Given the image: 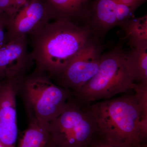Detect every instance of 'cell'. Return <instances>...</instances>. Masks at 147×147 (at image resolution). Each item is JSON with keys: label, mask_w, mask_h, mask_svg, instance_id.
Here are the masks:
<instances>
[{"label": "cell", "mask_w": 147, "mask_h": 147, "mask_svg": "<svg viewBox=\"0 0 147 147\" xmlns=\"http://www.w3.org/2000/svg\"><path fill=\"white\" fill-rule=\"evenodd\" d=\"M34 71L50 78L61 73L75 55L94 36L87 25L55 20L31 35Z\"/></svg>", "instance_id": "6da1fadb"}, {"label": "cell", "mask_w": 147, "mask_h": 147, "mask_svg": "<svg viewBox=\"0 0 147 147\" xmlns=\"http://www.w3.org/2000/svg\"><path fill=\"white\" fill-rule=\"evenodd\" d=\"M88 110L96 123L98 136L115 144L142 147L140 110L134 93L98 102Z\"/></svg>", "instance_id": "7a4b0ae2"}, {"label": "cell", "mask_w": 147, "mask_h": 147, "mask_svg": "<svg viewBox=\"0 0 147 147\" xmlns=\"http://www.w3.org/2000/svg\"><path fill=\"white\" fill-rule=\"evenodd\" d=\"M135 84L122 44L119 43L102 54L97 73L81 90L72 96L80 102L89 103L133 90Z\"/></svg>", "instance_id": "3957f363"}, {"label": "cell", "mask_w": 147, "mask_h": 147, "mask_svg": "<svg viewBox=\"0 0 147 147\" xmlns=\"http://www.w3.org/2000/svg\"><path fill=\"white\" fill-rule=\"evenodd\" d=\"M18 95L28 120L39 119L48 123L61 114L72 98L68 90L55 84L45 74L34 70L20 80Z\"/></svg>", "instance_id": "277c9868"}, {"label": "cell", "mask_w": 147, "mask_h": 147, "mask_svg": "<svg viewBox=\"0 0 147 147\" xmlns=\"http://www.w3.org/2000/svg\"><path fill=\"white\" fill-rule=\"evenodd\" d=\"M49 131L56 147H88L98 135L96 123L88 110H83L72 99L49 123Z\"/></svg>", "instance_id": "5b68a950"}, {"label": "cell", "mask_w": 147, "mask_h": 147, "mask_svg": "<svg viewBox=\"0 0 147 147\" xmlns=\"http://www.w3.org/2000/svg\"><path fill=\"white\" fill-rule=\"evenodd\" d=\"M99 39L91 38L61 73L50 78L68 90L72 96L81 90L97 73L102 53Z\"/></svg>", "instance_id": "8992f818"}, {"label": "cell", "mask_w": 147, "mask_h": 147, "mask_svg": "<svg viewBox=\"0 0 147 147\" xmlns=\"http://www.w3.org/2000/svg\"><path fill=\"white\" fill-rule=\"evenodd\" d=\"M51 19L44 0H28L22 8L8 18L7 26V42L36 33Z\"/></svg>", "instance_id": "52a82bcc"}, {"label": "cell", "mask_w": 147, "mask_h": 147, "mask_svg": "<svg viewBox=\"0 0 147 147\" xmlns=\"http://www.w3.org/2000/svg\"><path fill=\"white\" fill-rule=\"evenodd\" d=\"M34 65L27 36L11 40L0 47V82L5 79L20 81Z\"/></svg>", "instance_id": "ba28073f"}, {"label": "cell", "mask_w": 147, "mask_h": 147, "mask_svg": "<svg viewBox=\"0 0 147 147\" xmlns=\"http://www.w3.org/2000/svg\"><path fill=\"white\" fill-rule=\"evenodd\" d=\"M19 81L0 82V140L4 147H16L18 136L16 97Z\"/></svg>", "instance_id": "9c48e42d"}, {"label": "cell", "mask_w": 147, "mask_h": 147, "mask_svg": "<svg viewBox=\"0 0 147 147\" xmlns=\"http://www.w3.org/2000/svg\"><path fill=\"white\" fill-rule=\"evenodd\" d=\"M126 19V9L123 4L116 0H93L85 25L99 39Z\"/></svg>", "instance_id": "30bf717a"}, {"label": "cell", "mask_w": 147, "mask_h": 147, "mask_svg": "<svg viewBox=\"0 0 147 147\" xmlns=\"http://www.w3.org/2000/svg\"><path fill=\"white\" fill-rule=\"evenodd\" d=\"M52 19L75 23L85 20L93 0H44Z\"/></svg>", "instance_id": "8fae6325"}, {"label": "cell", "mask_w": 147, "mask_h": 147, "mask_svg": "<svg viewBox=\"0 0 147 147\" xmlns=\"http://www.w3.org/2000/svg\"><path fill=\"white\" fill-rule=\"evenodd\" d=\"M50 137L49 123L39 119H28V127L20 134L16 147H45Z\"/></svg>", "instance_id": "7c38bea8"}, {"label": "cell", "mask_w": 147, "mask_h": 147, "mask_svg": "<svg viewBox=\"0 0 147 147\" xmlns=\"http://www.w3.org/2000/svg\"><path fill=\"white\" fill-rule=\"evenodd\" d=\"M131 48L147 49V15L129 19L120 25Z\"/></svg>", "instance_id": "4fadbf2b"}, {"label": "cell", "mask_w": 147, "mask_h": 147, "mask_svg": "<svg viewBox=\"0 0 147 147\" xmlns=\"http://www.w3.org/2000/svg\"><path fill=\"white\" fill-rule=\"evenodd\" d=\"M127 62L134 83L147 84V49L132 48L126 53Z\"/></svg>", "instance_id": "5bb4252c"}, {"label": "cell", "mask_w": 147, "mask_h": 147, "mask_svg": "<svg viewBox=\"0 0 147 147\" xmlns=\"http://www.w3.org/2000/svg\"><path fill=\"white\" fill-rule=\"evenodd\" d=\"M136 96L140 113L139 136L147 138V84H135L133 90Z\"/></svg>", "instance_id": "9a60e30c"}, {"label": "cell", "mask_w": 147, "mask_h": 147, "mask_svg": "<svg viewBox=\"0 0 147 147\" xmlns=\"http://www.w3.org/2000/svg\"><path fill=\"white\" fill-rule=\"evenodd\" d=\"M28 0H0V12L9 18L14 15L22 8Z\"/></svg>", "instance_id": "2e32d148"}, {"label": "cell", "mask_w": 147, "mask_h": 147, "mask_svg": "<svg viewBox=\"0 0 147 147\" xmlns=\"http://www.w3.org/2000/svg\"><path fill=\"white\" fill-rule=\"evenodd\" d=\"M8 18L7 15L0 12V47L7 42V26Z\"/></svg>", "instance_id": "e0dca14e"}, {"label": "cell", "mask_w": 147, "mask_h": 147, "mask_svg": "<svg viewBox=\"0 0 147 147\" xmlns=\"http://www.w3.org/2000/svg\"><path fill=\"white\" fill-rule=\"evenodd\" d=\"M88 147H129L126 146H121L113 144L111 142H108L105 139H102L98 136L96 137L95 138L91 143L90 144Z\"/></svg>", "instance_id": "ac0fdd59"}, {"label": "cell", "mask_w": 147, "mask_h": 147, "mask_svg": "<svg viewBox=\"0 0 147 147\" xmlns=\"http://www.w3.org/2000/svg\"><path fill=\"white\" fill-rule=\"evenodd\" d=\"M116 1L136 10L140 5L146 2L147 0H116Z\"/></svg>", "instance_id": "d6986e66"}, {"label": "cell", "mask_w": 147, "mask_h": 147, "mask_svg": "<svg viewBox=\"0 0 147 147\" xmlns=\"http://www.w3.org/2000/svg\"><path fill=\"white\" fill-rule=\"evenodd\" d=\"M56 147L50 137V139H49L48 142H47V145H46V147Z\"/></svg>", "instance_id": "ffe728a7"}, {"label": "cell", "mask_w": 147, "mask_h": 147, "mask_svg": "<svg viewBox=\"0 0 147 147\" xmlns=\"http://www.w3.org/2000/svg\"><path fill=\"white\" fill-rule=\"evenodd\" d=\"M0 147H4L2 143L1 142V140H0Z\"/></svg>", "instance_id": "44dd1931"}]
</instances>
